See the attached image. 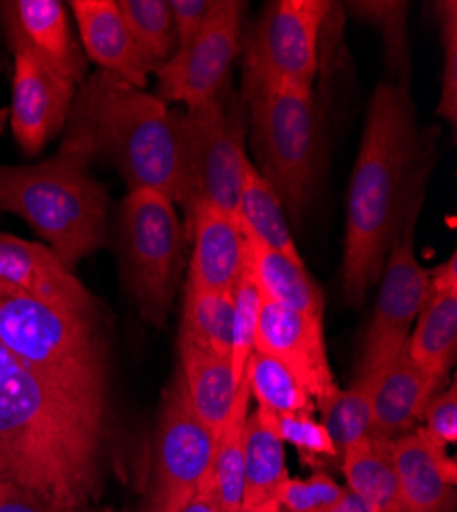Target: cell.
Segmentation results:
<instances>
[{
	"label": "cell",
	"instance_id": "1",
	"mask_svg": "<svg viewBox=\"0 0 457 512\" xmlns=\"http://www.w3.org/2000/svg\"><path fill=\"white\" fill-rule=\"evenodd\" d=\"M107 408L70 392L0 343V482L85 510L101 494Z\"/></svg>",
	"mask_w": 457,
	"mask_h": 512
},
{
	"label": "cell",
	"instance_id": "2",
	"mask_svg": "<svg viewBox=\"0 0 457 512\" xmlns=\"http://www.w3.org/2000/svg\"><path fill=\"white\" fill-rule=\"evenodd\" d=\"M435 140L437 130H419L408 82H380L367 107L347 197L343 289L349 306L359 308L380 281L406 216L425 197Z\"/></svg>",
	"mask_w": 457,
	"mask_h": 512
},
{
	"label": "cell",
	"instance_id": "3",
	"mask_svg": "<svg viewBox=\"0 0 457 512\" xmlns=\"http://www.w3.org/2000/svg\"><path fill=\"white\" fill-rule=\"evenodd\" d=\"M181 119L183 113L171 111L158 97L99 70L74 97L60 150L87 164L103 160L115 166L130 191H158L177 203Z\"/></svg>",
	"mask_w": 457,
	"mask_h": 512
},
{
	"label": "cell",
	"instance_id": "4",
	"mask_svg": "<svg viewBox=\"0 0 457 512\" xmlns=\"http://www.w3.org/2000/svg\"><path fill=\"white\" fill-rule=\"evenodd\" d=\"M0 211L23 218L72 271L107 242L109 193L68 152L33 166H0Z\"/></svg>",
	"mask_w": 457,
	"mask_h": 512
},
{
	"label": "cell",
	"instance_id": "5",
	"mask_svg": "<svg viewBox=\"0 0 457 512\" xmlns=\"http://www.w3.org/2000/svg\"><path fill=\"white\" fill-rule=\"evenodd\" d=\"M0 343L60 386L107 408V351L95 318L54 308L0 279Z\"/></svg>",
	"mask_w": 457,
	"mask_h": 512
},
{
	"label": "cell",
	"instance_id": "6",
	"mask_svg": "<svg viewBox=\"0 0 457 512\" xmlns=\"http://www.w3.org/2000/svg\"><path fill=\"white\" fill-rule=\"evenodd\" d=\"M255 166L296 224L310 205L318 175V115L312 89L244 80Z\"/></svg>",
	"mask_w": 457,
	"mask_h": 512
},
{
	"label": "cell",
	"instance_id": "7",
	"mask_svg": "<svg viewBox=\"0 0 457 512\" xmlns=\"http://www.w3.org/2000/svg\"><path fill=\"white\" fill-rule=\"evenodd\" d=\"M117 252L123 279L144 320L169 316L183 263V228L175 203L150 189H134L119 203Z\"/></svg>",
	"mask_w": 457,
	"mask_h": 512
},
{
	"label": "cell",
	"instance_id": "8",
	"mask_svg": "<svg viewBox=\"0 0 457 512\" xmlns=\"http://www.w3.org/2000/svg\"><path fill=\"white\" fill-rule=\"evenodd\" d=\"M181 195L187 218L199 205H212L236 220L240 193L251 164L246 156L244 105L224 97L187 109L181 119Z\"/></svg>",
	"mask_w": 457,
	"mask_h": 512
},
{
	"label": "cell",
	"instance_id": "9",
	"mask_svg": "<svg viewBox=\"0 0 457 512\" xmlns=\"http://www.w3.org/2000/svg\"><path fill=\"white\" fill-rule=\"evenodd\" d=\"M423 199L412 205L400 236L392 244L380 275V295L365 332L363 351L353 383L373 392V381L406 349L410 330L427 304L431 275L414 252Z\"/></svg>",
	"mask_w": 457,
	"mask_h": 512
},
{
	"label": "cell",
	"instance_id": "10",
	"mask_svg": "<svg viewBox=\"0 0 457 512\" xmlns=\"http://www.w3.org/2000/svg\"><path fill=\"white\" fill-rule=\"evenodd\" d=\"M214 451L216 435L193 412L177 371L158 416L154 474L144 512H181L210 476Z\"/></svg>",
	"mask_w": 457,
	"mask_h": 512
},
{
	"label": "cell",
	"instance_id": "11",
	"mask_svg": "<svg viewBox=\"0 0 457 512\" xmlns=\"http://www.w3.org/2000/svg\"><path fill=\"white\" fill-rule=\"evenodd\" d=\"M328 0H277L263 13L244 48V80L314 87L318 37Z\"/></svg>",
	"mask_w": 457,
	"mask_h": 512
},
{
	"label": "cell",
	"instance_id": "12",
	"mask_svg": "<svg viewBox=\"0 0 457 512\" xmlns=\"http://www.w3.org/2000/svg\"><path fill=\"white\" fill-rule=\"evenodd\" d=\"M240 0H214L201 29L156 70L158 99L195 109L218 99L240 50L244 15Z\"/></svg>",
	"mask_w": 457,
	"mask_h": 512
},
{
	"label": "cell",
	"instance_id": "13",
	"mask_svg": "<svg viewBox=\"0 0 457 512\" xmlns=\"http://www.w3.org/2000/svg\"><path fill=\"white\" fill-rule=\"evenodd\" d=\"M255 351L292 371L312 396L316 410L341 390L332 375L318 318L263 300Z\"/></svg>",
	"mask_w": 457,
	"mask_h": 512
},
{
	"label": "cell",
	"instance_id": "14",
	"mask_svg": "<svg viewBox=\"0 0 457 512\" xmlns=\"http://www.w3.org/2000/svg\"><path fill=\"white\" fill-rule=\"evenodd\" d=\"M76 97V82L41 64L25 52H15L11 127L27 156H35L66 125Z\"/></svg>",
	"mask_w": 457,
	"mask_h": 512
},
{
	"label": "cell",
	"instance_id": "15",
	"mask_svg": "<svg viewBox=\"0 0 457 512\" xmlns=\"http://www.w3.org/2000/svg\"><path fill=\"white\" fill-rule=\"evenodd\" d=\"M0 23L9 48L25 52L76 84L87 76V58L70 29L68 9L60 0H5Z\"/></svg>",
	"mask_w": 457,
	"mask_h": 512
},
{
	"label": "cell",
	"instance_id": "16",
	"mask_svg": "<svg viewBox=\"0 0 457 512\" xmlns=\"http://www.w3.org/2000/svg\"><path fill=\"white\" fill-rule=\"evenodd\" d=\"M0 279L64 312L95 318L91 291L44 244L0 234Z\"/></svg>",
	"mask_w": 457,
	"mask_h": 512
},
{
	"label": "cell",
	"instance_id": "17",
	"mask_svg": "<svg viewBox=\"0 0 457 512\" xmlns=\"http://www.w3.org/2000/svg\"><path fill=\"white\" fill-rule=\"evenodd\" d=\"M404 512H455L457 465L423 429L392 441Z\"/></svg>",
	"mask_w": 457,
	"mask_h": 512
},
{
	"label": "cell",
	"instance_id": "18",
	"mask_svg": "<svg viewBox=\"0 0 457 512\" xmlns=\"http://www.w3.org/2000/svg\"><path fill=\"white\" fill-rule=\"evenodd\" d=\"M193 252L187 283L216 293H232L246 269V238L234 218L199 205L187 218Z\"/></svg>",
	"mask_w": 457,
	"mask_h": 512
},
{
	"label": "cell",
	"instance_id": "19",
	"mask_svg": "<svg viewBox=\"0 0 457 512\" xmlns=\"http://www.w3.org/2000/svg\"><path fill=\"white\" fill-rule=\"evenodd\" d=\"M441 383L414 363L404 349L373 381L369 435L394 441L419 429V422Z\"/></svg>",
	"mask_w": 457,
	"mask_h": 512
},
{
	"label": "cell",
	"instance_id": "20",
	"mask_svg": "<svg viewBox=\"0 0 457 512\" xmlns=\"http://www.w3.org/2000/svg\"><path fill=\"white\" fill-rule=\"evenodd\" d=\"M431 275V291L414 328L406 351L425 373L443 381L457 357V256Z\"/></svg>",
	"mask_w": 457,
	"mask_h": 512
},
{
	"label": "cell",
	"instance_id": "21",
	"mask_svg": "<svg viewBox=\"0 0 457 512\" xmlns=\"http://www.w3.org/2000/svg\"><path fill=\"white\" fill-rule=\"evenodd\" d=\"M68 7L74 13L80 41L87 56L136 89L148 87L150 64L138 50L136 41L113 0H72Z\"/></svg>",
	"mask_w": 457,
	"mask_h": 512
},
{
	"label": "cell",
	"instance_id": "22",
	"mask_svg": "<svg viewBox=\"0 0 457 512\" xmlns=\"http://www.w3.org/2000/svg\"><path fill=\"white\" fill-rule=\"evenodd\" d=\"M287 478L285 443L277 431L275 414L257 408L248 414L244 429V498L251 512H281L277 490Z\"/></svg>",
	"mask_w": 457,
	"mask_h": 512
},
{
	"label": "cell",
	"instance_id": "23",
	"mask_svg": "<svg viewBox=\"0 0 457 512\" xmlns=\"http://www.w3.org/2000/svg\"><path fill=\"white\" fill-rule=\"evenodd\" d=\"M179 359V373L189 404L197 418L218 439L232 414L240 386L234 377L232 363L230 359L199 349L185 338H179Z\"/></svg>",
	"mask_w": 457,
	"mask_h": 512
},
{
	"label": "cell",
	"instance_id": "24",
	"mask_svg": "<svg viewBox=\"0 0 457 512\" xmlns=\"http://www.w3.org/2000/svg\"><path fill=\"white\" fill-rule=\"evenodd\" d=\"M246 271L255 279L263 300L322 320L324 297L306 265L246 238Z\"/></svg>",
	"mask_w": 457,
	"mask_h": 512
},
{
	"label": "cell",
	"instance_id": "25",
	"mask_svg": "<svg viewBox=\"0 0 457 512\" xmlns=\"http://www.w3.org/2000/svg\"><path fill=\"white\" fill-rule=\"evenodd\" d=\"M343 474L369 512H404L392 441L365 437L343 451Z\"/></svg>",
	"mask_w": 457,
	"mask_h": 512
},
{
	"label": "cell",
	"instance_id": "26",
	"mask_svg": "<svg viewBox=\"0 0 457 512\" xmlns=\"http://www.w3.org/2000/svg\"><path fill=\"white\" fill-rule=\"evenodd\" d=\"M236 224L244 238H251L298 265H304L300 250L287 226L283 203L269 181L259 173L251 162L246 168V177L240 193Z\"/></svg>",
	"mask_w": 457,
	"mask_h": 512
},
{
	"label": "cell",
	"instance_id": "27",
	"mask_svg": "<svg viewBox=\"0 0 457 512\" xmlns=\"http://www.w3.org/2000/svg\"><path fill=\"white\" fill-rule=\"evenodd\" d=\"M248 402L251 390L242 377L238 386L236 404L222 433L216 439V451L210 476H207L199 492L210 494L222 512H238L244 498V429L248 418Z\"/></svg>",
	"mask_w": 457,
	"mask_h": 512
},
{
	"label": "cell",
	"instance_id": "28",
	"mask_svg": "<svg viewBox=\"0 0 457 512\" xmlns=\"http://www.w3.org/2000/svg\"><path fill=\"white\" fill-rule=\"evenodd\" d=\"M232 293L205 291L185 283L181 336L199 349L230 359L232 353Z\"/></svg>",
	"mask_w": 457,
	"mask_h": 512
},
{
	"label": "cell",
	"instance_id": "29",
	"mask_svg": "<svg viewBox=\"0 0 457 512\" xmlns=\"http://www.w3.org/2000/svg\"><path fill=\"white\" fill-rule=\"evenodd\" d=\"M244 377L248 381L251 396L259 402V408H265L273 414H312L316 404L300 379L281 365L277 359L255 351L246 363Z\"/></svg>",
	"mask_w": 457,
	"mask_h": 512
},
{
	"label": "cell",
	"instance_id": "30",
	"mask_svg": "<svg viewBox=\"0 0 457 512\" xmlns=\"http://www.w3.org/2000/svg\"><path fill=\"white\" fill-rule=\"evenodd\" d=\"M117 7L138 50L156 72L179 48L171 5L166 0H119Z\"/></svg>",
	"mask_w": 457,
	"mask_h": 512
},
{
	"label": "cell",
	"instance_id": "31",
	"mask_svg": "<svg viewBox=\"0 0 457 512\" xmlns=\"http://www.w3.org/2000/svg\"><path fill=\"white\" fill-rule=\"evenodd\" d=\"M322 426L339 451L349 449L371 431V390L353 383L349 390H339L320 408Z\"/></svg>",
	"mask_w": 457,
	"mask_h": 512
},
{
	"label": "cell",
	"instance_id": "32",
	"mask_svg": "<svg viewBox=\"0 0 457 512\" xmlns=\"http://www.w3.org/2000/svg\"><path fill=\"white\" fill-rule=\"evenodd\" d=\"M232 353L230 363L236 381L240 383L244 377V369L248 359L255 353L259 316L263 308V293L259 291L255 279L244 269L236 289L232 291Z\"/></svg>",
	"mask_w": 457,
	"mask_h": 512
},
{
	"label": "cell",
	"instance_id": "33",
	"mask_svg": "<svg viewBox=\"0 0 457 512\" xmlns=\"http://www.w3.org/2000/svg\"><path fill=\"white\" fill-rule=\"evenodd\" d=\"M349 9L384 37V52L394 80L408 82V50H406V3H349Z\"/></svg>",
	"mask_w": 457,
	"mask_h": 512
},
{
	"label": "cell",
	"instance_id": "34",
	"mask_svg": "<svg viewBox=\"0 0 457 512\" xmlns=\"http://www.w3.org/2000/svg\"><path fill=\"white\" fill-rule=\"evenodd\" d=\"M435 13L441 27L443 58H445L437 115L449 121L451 127H455L457 123V3L455 0L437 3Z\"/></svg>",
	"mask_w": 457,
	"mask_h": 512
},
{
	"label": "cell",
	"instance_id": "35",
	"mask_svg": "<svg viewBox=\"0 0 457 512\" xmlns=\"http://www.w3.org/2000/svg\"><path fill=\"white\" fill-rule=\"evenodd\" d=\"M345 488L339 486L324 472L310 478H285L277 490L279 508L287 512H318L343 496Z\"/></svg>",
	"mask_w": 457,
	"mask_h": 512
},
{
	"label": "cell",
	"instance_id": "36",
	"mask_svg": "<svg viewBox=\"0 0 457 512\" xmlns=\"http://www.w3.org/2000/svg\"><path fill=\"white\" fill-rule=\"evenodd\" d=\"M277 431L283 443L294 445L306 461H314L316 457H337L339 449L332 443L330 435L322 426V422L314 420L312 414L296 412V414H275Z\"/></svg>",
	"mask_w": 457,
	"mask_h": 512
},
{
	"label": "cell",
	"instance_id": "37",
	"mask_svg": "<svg viewBox=\"0 0 457 512\" xmlns=\"http://www.w3.org/2000/svg\"><path fill=\"white\" fill-rule=\"evenodd\" d=\"M425 426L421 429L427 433L431 441H435L441 447L453 445L457 441V386H451L435 394L429 402L425 414H423Z\"/></svg>",
	"mask_w": 457,
	"mask_h": 512
},
{
	"label": "cell",
	"instance_id": "38",
	"mask_svg": "<svg viewBox=\"0 0 457 512\" xmlns=\"http://www.w3.org/2000/svg\"><path fill=\"white\" fill-rule=\"evenodd\" d=\"M169 5L181 48L201 29L205 17L212 11L214 0H171Z\"/></svg>",
	"mask_w": 457,
	"mask_h": 512
},
{
	"label": "cell",
	"instance_id": "39",
	"mask_svg": "<svg viewBox=\"0 0 457 512\" xmlns=\"http://www.w3.org/2000/svg\"><path fill=\"white\" fill-rule=\"evenodd\" d=\"M0 512H85V510H70L39 498L17 484L0 482Z\"/></svg>",
	"mask_w": 457,
	"mask_h": 512
},
{
	"label": "cell",
	"instance_id": "40",
	"mask_svg": "<svg viewBox=\"0 0 457 512\" xmlns=\"http://www.w3.org/2000/svg\"><path fill=\"white\" fill-rule=\"evenodd\" d=\"M318 512H369V510L353 492H349L345 488L343 496L337 502H332L330 506H326V508H322Z\"/></svg>",
	"mask_w": 457,
	"mask_h": 512
},
{
	"label": "cell",
	"instance_id": "41",
	"mask_svg": "<svg viewBox=\"0 0 457 512\" xmlns=\"http://www.w3.org/2000/svg\"><path fill=\"white\" fill-rule=\"evenodd\" d=\"M181 512H222V508L210 494L199 492L189 500V504Z\"/></svg>",
	"mask_w": 457,
	"mask_h": 512
},
{
	"label": "cell",
	"instance_id": "42",
	"mask_svg": "<svg viewBox=\"0 0 457 512\" xmlns=\"http://www.w3.org/2000/svg\"><path fill=\"white\" fill-rule=\"evenodd\" d=\"M238 512H251V510H246V508H240V510H238Z\"/></svg>",
	"mask_w": 457,
	"mask_h": 512
}]
</instances>
